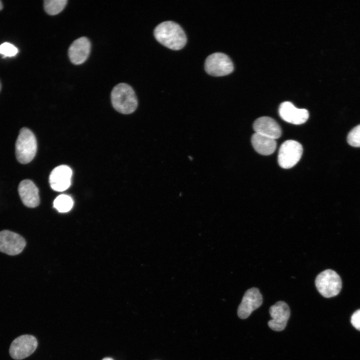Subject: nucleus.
Listing matches in <instances>:
<instances>
[{"mask_svg":"<svg viewBox=\"0 0 360 360\" xmlns=\"http://www.w3.org/2000/svg\"><path fill=\"white\" fill-rule=\"evenodd\" d=\"M204 68L210 75L220 76L232 72L234 65L227 55L222 52H215L207 57L205 60Z\"/></svg>","mask_w":360,"mask_h":360,"instance_id":"nucleus-6","label":"nucleus"},{"mask_svg":"<svg viewBox=\"0 0 360 360\" xmlns=\"http://www.w3.org/2000/svg\"><path fill=\"white\" fill-rule=\"evenodd\" d=\"M251 141L254 150L262 155L272 154L276 147V140L256 132L252 134Z\"/></svg>","mask_w":360,"mask_h":360,"instance_id":"nucleus-16","label":"nucleus"},{"mask_svg":"<svg viewBox=\"0 0 360 360\" xmlns=\"http://www.w3.org/2000/svg\"><path fill=\"white\" fill-rule=\"evenodd\" d=\"M91 50L90 40L82 36L75 40L68 49V56L71 62L76 65L84 63L88 58Z\"/></svg>","mask_w":360,"mask_h":360,"instance_id":"nucleus-11","label":"nucleus"},{"mask_svg":"<svg viewBox=\"0 0 360 360\" xmlns=\"http://www.w3.org/2000/svg\"><path fill=\"white\" fill-rule=\"evenodd\" d=\"M74 202L72 198L66 194H60L54 202V206L60 212H66L72 208Z\"/></svg>","mask_w":360,"mask_h":360,"instance_id":"nucleus-18","label":"nucleus"},{"mask_svg":"<svg viewBox=\"0 0 360 360\" xmlns=\"http://www.w3.org/2000/svg\"><path fill=\"white\" fill-rule=\"evenodd\" d=\"M302 152V146L298 142L294 140L285 141L278 150V160L280 166L284 168L294 166L300 160Z\"/></svg>","mask_w":360,"mask_h":360,"instance_id":"nucleus-5","label":"nucleus"},{"mask_svg":"<svg viewBox=\"0 0 360 360\" xmlns=\"http://www.w3.org/2000/svg\"><path fill=\"white\" fill-rule=\"evenodd\" d=\"M72 176V170L68 166L60 165L55 168L49 178L52 188L56 192L66 190L70 186Z\"/></svg>","mask_w":360,"mask_h":360,"instance_id":"nucleus-13","label":"nucleus"},{"mask_svg":"<svg viewBox=\"0 0 360 360\" xmlns=\"http://www.w3.org/2000/svg\"><path fill=\"white\" fill-rule=\"evenodd\" d=\"M18 52V48L9 42H4L0 45V54H2L4 57L14 56Z\"/></svg>","mask_w":360,"mask_h":360,"instance_id":"nucleus-20","label":"nucleus"},{"mask_svg":"<svg viewBox=\"0 0 360 360\" xmlns=\"http://www.w3.org/2000/svg\"><path fill=\"white\" fill-rule=\"evenodd\" d=\"M37 151V142L34 133L28 128H24L20 132L16 142V154L21 164L30 162Z\"/></svg>","mask_w":360,"mask_h":360,"instance_id":"nucleus-3","label":"nucleus"},{"mask_svg":"<svg viewBox=\"0 0 360 360\" xmlns=\"http://www.w3.org/2000/svg\"><path fill=\"white\" fill-rule=\"evenodd\" d=\"M316 288L324 298H331L340 292L342 282L339 275L334 270H326L320 273L315 280Z\"/></svg>","mask_w":360,"mask_h":360,"instance_id":"nucleus-4","label":"nucleus"},{"mask_svg":"<svg viewBox=\"0 0 360 360\" xmlns=\"http://www.w3.org/2000/svg\"><path fill=\"white\" fill-rule=\"evenodd\" d=\"M102 360H113V359H112L110 358L107 357V358H104Z\"/></svg>","mask_w":360,"mask_h":360,"instance_id":"nucleus-22","label":"nucleus"},{"mask_svg":"<svg viewBox=\"0 0 360 360\" xmlns=\"http://www.w3.org/2000/svg\"><path fill=\"white\" fill-rule=\"evenodd\" d=\"M26 246V241L20 234L9 230L0 232V252L9 256L20 254Z\"/></svg>","mask_w":360,"mask_h":360,"instance_id":"nucleus-8","label":"nucleus"},{"mask_svg":"<svg viewBox=\"0 0 360 360\" xmlns=\"http://www.w3.org/2000/svg\"><path fill=\"white\" fill-rule=\"evenodd\" d=\"M38 342L34 336L24 334L18 336L12 342L9 352L14 360H22L32 354L36 350Z\"/></svg>","mask_w":360,"mask_h":360,"instance_id":"nucleus-7","label":"nucleus"},{"mask_svg":"<svg viewBox=\"0 0 360 360\" xmlns=\"http://www.w3.org/2000/svg\"><path fill=\"white\" fill-rule=\"evenodd\" d=\"M262 303V296L259 290L252 288L244 293L238 309V315L241 319L248 318L252 312Z\"/></svg>","mask_w":360,"mask_h":360,"instance_id":"nucleus-9","label":"nucleus"},{"mask_svg":"<svg viewBox=\"0 0 360 360\" xmlns=\"http://www.w3.org/2000/svg\"><path fill=\"white\" fill-rule=\"evenodd\" d=\"M253 128L256 133L276 140L282 135V130L278 124L272 118L262 116L256 119Z\"/></svg>","mask_w":360,"mask_h":360,"instance_id":"nucleus-15","label":"nucleus"},{"mask_svg":"<svg viewBox=\"0 0 360 360\" xmlns=\"http://www.w3.org/2000/svg\"><path fill=\"white\" fill-rule=\"evenodd\" d=\"M280 118L284 121L294 124L304 123L308 118L309 114L307 110L298 108L290 102L282 103L278 110Z\"/></svg>","mask_w":360,"mask_h":360,"instance_id":"nucleus-12","label":"nucleus"},{"mask_svg":"<svg viewBox=\"0 0 360 360\" xmlns=\"http://www.w3.org/2000/svg\"><path fill=\"white\" fill-rule=\"evenodd\" d=\"M350 322L353 326L360 331V309L354 312Z\"/></svg>","mask_w":360,"mask_h":360,"instance_id":"nucleus-21","label":"nucleus"},{"mask_svg":"<svg viewBox=\"0 0 360 360\" xmlns=\"http://www.w3.org/2000/svg\"><path fill=\"white\" fill-rule=\"evenodd\" d=\"M348 144L354 147H360V124L354 128L347 137Z\"/></svg>","mask_w":360,"mask_h":360,"instance_id":"nucleus-19","label":"nucleus"},{"mask_svg":"<svg viewBox=\"0 0 360 360\" xmlns=\"http://www.w3.org/2000/svg\"><path fill=\"white\" fill-rule=\"evenodd\" d=\"M154 36L160 44L172 50H180L186 45V35L178 24L172 21L164 22L154 30Z\"/></svg>","mask_w":360,"mask_h":360,"instance_id":"nucleus-1","label":"nucleus"},{"mask_svg":"<svg viewBox=\"0 0 360 360\" xmlns=\"http://www.w3.org/2000/svg\"><path fill=\"white\" fill-rule=\"evenodd\" d=\"M2 8V2L0 1V10H1Z\"/></svg>","mask_w":360,"mask_h":360,"instance_id":"nucleus-23","label":"nucleus"},{"mask_svg":"<svg viewBox=\"0 0 360 360\" xmlns=\"http://www.w3.org/2000/svg\"><path fill=\"white\" fill-rule=\"evenodd\" d=\"M110 98L114 108L121 114H130L138 107V102L135 92L126 83H120L114 86Z\"/></svg>","mask_w":360,"mask_h":360,"instance_id":"nucleus-2","label":"nucleus"},{"mask_svg":"<svg viewBox=\"0 0 360 360\" xmlns=\"http://www.w3.org/2000/svg\"><path fill=\"white\" fill-rule=\"evenodd\" d=\"M0 89H1V84H0Z\"/></svg>","mask_w":360,"mask_h":360,"instance_id":"nucleus-24","label":"nucleus"},{"mask_svg":"<svg viewBox=\"0 0 360 360\" xmlns=\"http://www.w3.org/2000/svg\"><path fill=\"white\" fill-rule=\"evenodd\" d=\"M269 312L272 318L268 322L269 327L277 332L284 330L290 316L288 304L283 301H278L270 307Z\"/></svg>","mask_w":360,"mask_h":360,"instance_id":"nucleus-10","label":"nucleus"},{"mask_svg":"<svg viewBox=\"0 0 360 360\" xmlns=\"http://www.w3.org/2000/svg\"><path fill=\"white\" fill-rule=\"evenodd\" d=\"M18 192L25 206L34 208L38 206L40 202L38 189L31 180H22L19 184Z\"/></svg>","mask_w":360,"mask_h":360,"instance_id":"nucleus-14","label":"nucleus"},{"mask_svg":"<svg viewBox=\"0 0 360 360\" xmlns=\"http://www.w3.org/2000/svg\"><path fill=\"white\" fill-rule=\"evenodd\" d=\"M67 3V0H45L44 2V9L49 15H56L64 8Z\"/></svg>","mask_w":360,"mask_h":360,"instance_id":"nucleus-17","label":"nucleus"}]
</instances>
